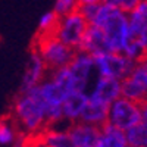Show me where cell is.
Returning a JSON list of instances; mask_svg holds the SVG:
<instances>
[{
  "instance_id": "cell-7",
  "label": "cell",
  "mask_w": 147,
  "mask_h": 147,
  "mask_svg": "<svg viewBox=\"0 0 147 147\" xmlns=\"http://www.w3.org/2000/svg\"><path fill=\"white\" fill-rule=\"evenodd\" d=\"M69 71L72 74L75 91L88 93L93 82L97 78V71L94 63V56L87 52L78 50L69 63Z\"/></svg>"
},
{
  "instance_id": "cell-22",
  "label": "cell",
  "mask_w": 147,
  "mask_h": 147,
  "mask_svg": "<svg viewBox=\"0 0 147 147\" xmlns=\"http://www.w3.org/2000/svg\"><path fill=\"white\" fill-rule=\"evenodd\" d=\"M80 9V2L78 0H56L53 10L59 16H63L68 13H72Z\"/></svg>"
},
{
  "instance_id": "cell-8",
  "label": "cell",
  "mask_w": 147,
  "mask_h": 147,
  "mask_svg": "<svg viewBox=\"0 0 147 147\" xmlns=\"http://www.w3.org/2000/svg\"><path fill=\"white\" fill-rule=\"evenodd\" d=\"M47 69L49 68L43 60V57L40 56V53L37 50L31 52L27 60V66H25V71H24L22 80H21V91L40 85L47 78Z\"/></svg>"
},
{
  "instance_id": "cell-16",
  "label": "cell",
  "mask_w": 147,
  "mask_h": 147,
  "mask_svg": "<svg viewBox=\"0 0 147 147\" xmlns=\"http://www.w3.org/2000/svg\"><path fill=\"white\" fill-rule=\"evenodd\" d=\"M38 140L47 147H75L69 136L68 128L52 127L40 134Z\"/></svg>"
},
{
  "instance_id": "cell-29",
  "label": "cell",
  "mask_w": 147,
  "mask_h": 147,
  "mask_svg": "<svg viewBox=\"0 0 147 147\" xmlns=\"http://www.w3.org/2000/svg\"><path fill=\"white\" fill-rule=\"evenodd\" d=\"M128 147H132V146H128Z\"/></svg>"
},
{
  "instance_id": "cell-4",
  "label": "cell",
  "mask_w": 147,
  "mask_h": 147,
  "mask_svg": "<svg viewBox=\"0 0 147 147\" xmlns=\"http://www.w3.org/2000/svg\"><path fill=\"white\" fill-rule=\"evenodd\" d=\"M141 103L132 102L124 96H121L109 106L107 124L125 132L132 127H136L138 122H141Z\"/></svg>"
},
{
  "instance_id": "cell-17",
  "label": "cell",
  "mask_w": 147,
  "mask_h": 147,
  "mask_svg": "<svg viewBox=\"0 0 147 147\" xmlns=\"http://www.w3.org/2000/svg\"><path fill=\"white\" fill-rule=\"evenodd\" d=\"M122 96L132 102L141 103L147 99V90L137 80H134L131 75H128L125 80H122Z\"/></svg>"
},
{
  "instance_id": "cell-14",
  "label": "cell",
  "mask_w": 147,
  "mask_h": 147,
  "mask_svg": "<svg viewBox=\"0 0 147 147\" xmlns=\"http://www.w3.org/2000/svg\"><path fill=\"white\" fill-rule=\"evenodd\" d=\"M94 147H128L127 134L113 125L105 124L100 127V134Z\"/></svg>"
},
{
  "instance_id": "cell-12",
  "label": "cell",
  "mask_w": 147,
  "mask_h": 147,
  "mask_svg": "<svg viewBox=\"0 0 147 147\" xmlns=\"http://www.w3.org/2000/svg\"><path fill=\"white\" fill-rule=\"evenodd\" d=\"M88 102V93L84 91H72L63 100V119L74 124L81 121L85 105Z\"/></svg>"
},
{
  "instance_id": "cell-10",
  "label": "cell",
  "mask_w": 147,
  "mask_h": 147,
  "mask_svg": "<svg viewBox=\"0 0 147 147\" xmlns=\"http://www.w3.org/2000/svg\"><path fill=\"white\" fill-rule=\"evenodd\" d=\"M129 21V41L147 55V16L140 9H134L128 13Z\"/></svg>"
},
{
  "instance_id": "cell-6",
  "label": "cell",
  "mask_w": 147,
  "mask_h": 147,
  "mask_svg": "<svg viewBox=\"0 0 147 147\" xmlns=\"http://www.w3.org/2000/svg\"><path fill=\"white\" fill-rule=\"evenodd\" d=\"M88 21L84 18L81 10H75L72 13L63 15L59 18L57 27L55 30V35L60 41H63L72 49H80L82 37L88 28Z\"/></svg>"
},
{
  "instance_id": "cell-28",
  "label": "cell",
  "mask_w": 147,
  "mask_h": 147,
  "mask_svg": "<svg viewBox=\"0 0 147 147\" xmlns=\"http://www.w3.org/2000/svg\"><path fill=\"white\" fill-rule=\"evenodd\" d=\"M32 147H47V146H44V144H43V143H41V141L38 140V141H37V143H35V144H34Z\"/></svg>"
},
{
  "instance_id": "cell-25",
  "label": "cell",
  "mask_w": 147,
  "mask_h": 147,
  "mask_svg": "<svg viewBox=\"0 0 147 147\" xmlns=\"http://www.w3.org/2000/svg\"><path fill=\"white\" fill-rule=\"evenodd\" d=\"M141 116H143L141 121L147 122V99L144 102H141Z\"/></svg>"
},
{
  "instance_id": "cell-26",
  "label": "cell",
  "mask_w": 147,
  "mask_h": 147,
  "mask_svg": "<svg viewBox=\"0 0 147 147\" xmlns=\"http://www.w3.org/2000/svg\"><path fill=\"white\" fill-rule=\"evenodd\" d=\"M137 9H140L143 13L147 16V0H141V3L137 6Z\"/></svg>"
},
{
  "instance_id": "cell-24",
  "label": "cell",
  "mask_w": 147,
  "mask_h": 147,
  "mask_svg": "<svg viewBox=\"0 0 147 147\" xmlns=\"http://www.w3.org/2000/svg\"><path fill=\"white\" fill-rule=\"evenodd\" d=\"M10 147H28V144H27V141H25V138L24 137H18L15 141H13V144H12Z\"/></svg>"
},
{
  "instance_id": "cell-1",
  "label": "cell",
  "mask_w": 147,
  "mask_h": 147,
  "mask_svg": "<svg viewBox=\"0 0 147 147\" xmlns=\"http://www.w3.org/2000/svg\"><path fill=\"white\" fill-rule=\"evenodd\" d=\"M80 10L90 25L102 30L109 52H124L129 41V21L127 12L105 2L82 5Z\"/></svg>"
},
{
  "instance_id": "cell-5",
  "label": "cell",
  "mask_w": 147,
  "mask_h": 147,
  "mask_svg": "<svg viewBox=\"0 0 147 147\" xmlns=\"http://www.w3.org/2000/svg\"><path fill=\"white\" fill-rule=\"evenodd\" d=\"M94 63L99 77L115 78L119 81L125 80L136 65L134 60L119 52H105L102 55H97L94 56Z\"/></svg>"
},
{
  "instance_id": "cell-11",
  "label": "cell",
  "mask_w": 147,
  "mask_h": 147,
  "mask_svg": "<svg viewBox=\"0 0 147 147\" xmlns=\"http://www.w3.org/2000/svg\"><path fill=\"white\" fill-rule=\"evenodd\" d=\"M68 131L75 147H94L100 134V127L91 125L84 121H78L71 124Z\"/></svg>"
},
{
  "instance_id": "cell-20",
  "label": "cell",
  "mask_w": 147,
  "mask_h": 147,
  "mask_svg": "<svg viewBox=\"0 0 147 147\" xmlns=\"http://www.w3.org/2000/svg\"><path fill=\"white\" fill-rule=\"evenodd\" d=\"M59 18L60 16L55 10H49L46 13H43L38 21V34H53L57 27Z\"/></svg>"
},
{
  "instance_id": "cell-3",
  "label": "cell",
  "mask_w": 147,
  "mask_h": 147,
  "mask_svg": "<svg viewBox=\"0 0 147 147\" xmlns=\"http://www.w3.org/2000/svg\"><path fill=\"white\" fill-rule=\"evenodd\" d=\"M35 50L40 53L49 69L69 66L77 53L75 49L60 41L55 34H38L35 41Z\"/></svg>"
},
{
  "instance_id": "cell-23",
  "label": "cell",
  "mask_w": 147,
  "mask_h": 147,
  "mask_svg": "<svg viewBox=\"0 0 147 147\" xmlns=\"http://www.w3.org/2000/svg\"><path fill=\"white\" fill-rule=\"evenodd\" d=\"M102 2H105L107 5H112L121 10L127 12V13H129V12H132L141 3V0H102Z\"/></svg>"
},
{
  "instance_id": "cell-13",
  "label": "cell",
  "mask_w": 147,
  "mask_h": 147,
  "mask_svg": "<svg viewBox=\"0 0 147 147\" xmlns=\"http://www.w3.org/2000/svg\"><path fill=\"white\" fill-rule=\"evenodd\" d=\"M78 50L87 52L91 56H97L105 52H109V47H107V43H106V38H105L102 30L99 27L88 25Z\"/></svg>"
},
{
  "instance_id": "cell-2",
  "label": "cell",
  "mask_w": 147,
  "mask_h": 147,
  "mask_svg": "<svg viewBox=\"0 0 147 147\" xmlns=\"http://www.w3.org/2000/svg\"><path fill=\"white\" fill-rule=\"evenodd\" d=\"M13 115L19 127L28 134L40 132L47 125L46 105L38 85L19 93L13 103Z\"/></svg>"
},
{
  "instance_id": "cell-18",
  "label": "cell",
  "mask_w": 147,
  "mask_h": 147,
  "mask_svg": "<svg viewBox=\"0 0 147 147\" xmlns=\"http://www.w3.org/2000/svg\"><path fill=\"white\" fill-rule=\"evenodd\" d=\"M128 146L132 147H147V122L141 121L136 127H132L127 132Z\"/></svg>"
},
{
  "instance_id": "cell-21",
  "label": "cell",
  "mask_w": 147,
  "mask_h": 147,
  "mask_svg": "<svg viewBox=\"0 0 147 147\" xmlns=\"http://www.w3.org/2000/svg\"><path fill=\"white\" fill-rule=\"evenodd\" d=\"M129 75L134 80H137L143 87L147 90V55H144L141 59L137 60Z\"/></svg>"
},
{
  "instance_id": "cell-19",
  "label": "cell",
  "mask_w": 147,
  "mask_h": 147,
  "mask_svg": "<svg viewBox=\"0 0 147 147\" xmlns=\"http://www.w3.org/2000/svg\"><path fill=\"white\" fill-rule=\"evenodd\" d=\"M18 138L16 128L10 119H0V147H10Z\"/></svg>"
},
{
  "instance_id": "cell-27",
  "label": "cell",
  "mask_w": 147,
  "mask_h": 147,
  "mask_svg": "<svg viewBox=\"0 0 147 147\" xmlns=\"http://www.w3.org/2000/svg\"><path fill=\"white\" fill-rule=\"evenodd\" d=\"M80 2V6L82 5H90V3H97V2H102V0H78Z\"/></svg>"
},
{
  "instance_id": "cell-9",
  "label": "cell",
  "mask_w": 147,
  "mask_h": 147,
  "mask_svg": "<svg viewBox=\"0 0 147 147\" xmlns=\"http://www.w3.org/2000/svg\"><path fill=\"white\" fill-rule=\"evenodd\" d=\"M122 96V81L107 77H99L93 82L88 91V97L94 100H100L106 105H112L116 99Z\"/></svg>"
},
{
  "instance_id": "cell-15",
  "label": "cell",
  "mask_w": 147,
  "mask_h": 147,
  "mask_svg": "<svg viewBox=\"0 0 147 147\" xmlns=\"http://www.w3.org/2000/svg\"><path fill=\"white\" fill-rule=\"evenodd\" d=\"M107 115H109V105L88 97L81 121L88 122V124L96 127H103L105 124H107Z\"/></svg>"
}]
</instances>
